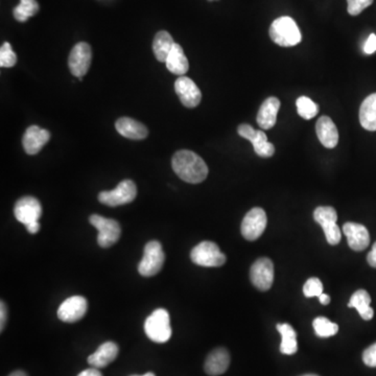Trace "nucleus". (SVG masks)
I'll list each match as a JSON object with an SVG mask.
<instances>
[{"mask_svg":"<svg viewBox=\"0 0 376 376\" xmlns=\"http://www.w3.org/2000/svg\"><path fill=\"white\" fill-rule=\"evenodd\" d=\"M27 228V231H29V234H38V232L40 231V228H41V226H40V223H33V224L29 225V226L25 227Z\"/></svg>","mask_w":376,"mask_h":376,"instance_id":"nucleus-39","label":"nucleus"},{"mask_svg":"<svg viewBox=\"0 0 376 376\" xmlns=\"http://www.w3.org/2000/svg\"><path fill=\"white\" fill-rule=\"evenodd\" d=\"M87 310H88V302L86 298L82 296H73L62 302L58 310V317L61 321L75 323L83 319L84 316L86 315Z\"/></svg>","mask_w":376,"mask_h":376,"instance_id":"nucleus-14","label":"nucleus"},{"mask_svg":"<svg viewBox=\"0 0 376 376\" xmlns=\"http://www.w3.org/2000/svg\"><path fill=\"white\" fill-rule=\"evenodd\" d=\"M348 13L351 16H358L373 3V0H347Z\"/></svg>","mask_w":376,"mask_h":376,"instance_id":"nucleus-33","label":"nucleus"},{"mask_svg":"<svg viewBox=\"0 0 376 376\" xmlns=\"http://www.w3.org/2000/svg\"><path fill=\"white\" fill-rule=\"evenodd\" d=\"M208 1H214V0H208Z\"/></svg>","mask_w":376,"mask_h":376,"instance_id":"nucleus-44","label":"nucleus"},{"mask_svg":"<svg viewBox=\"0 0 376 376\" xmlns=\"http://www.w3.org/2000/svg\"><path fill=\"white\" fill-rule=\"evenodd\" d=\"M302 376H318V375H315V374H306V375H302Z\"/></svg>","mask_w":376,"mask_h":376,"instance_id":"nucleus-43","label":"nucleus"},{"mask_svg":"<svg viewBox=\"0 0 376 376\" xmlns=\"http://www.w3.org/2000/svg\"><path fill=\"white\" fill-rule=\"evenodd\" d=\"M229 365H230L229 352L225 348H216L207 357L204 370L208 375L218 376L225 373Z\"/></svg>","mask_w":376,"mask_h":376,"instance_id":"nucleus-20","label":"nucleus"},{"mask_svg":"<svg viewBox=\"0 0 376 376\" xmlns=\"http://www.w3.org/2000/svg\"><path fill=\"white\" fill-rule=\"evenodd\" d=\"M360 121L366 130L376 131V93L364 99L360 109Z\"/></svg>","mask_w":376,"mask_h":376,"instance_id":"nucleus-25","label":"nucleus"},{"mask_svg":"<svg viewBox=\"0 0 376 376\" xmlns=\"http://www.w3.org/2000/svg\"><path fill=\"white\" fill-rule=\"evenodd\" d=\"M364 51L367 55H372V53L376 51V36L374 34H371L368 38L367 42H366L365 47H364Z\"/></svg>","mask_w":376,"mask_h":376,"instance_id":"nucleus-35","label":"nucleus"},{"mask_svg":"<svg viewBox=\"0 0 376 376\" xmlns=\"http://www.w3.org/2000/svg\"><path fill=\"white\" fill-rule=\"evenodd\" d=\"M238 135L253 145L254 152L262 158H270L275 154V147L268 142L264 131L255 130L250 125L242 123L238 128Z\"/></svg>","mask_w":376,"mask_h":376,"instance_id":"nucleus-10","label":"nucleus"},{"mask_svg":"<svg viewBox=\"0 0 376 376\" xmlns=\"http://www.w3.org/2000/svg\"><path fill=\"white\" fill-rule=\"evenodd\" d=\"M266 223L268 220L264 209L260 207H254L242 220V227H240L242 236L250 242L258 240L266 230Z\"/></svg>","mask_w":376,"mask_h":376,"instance_id":"nucleus-9","label":"nucleus"},{"mask_svg":"<svg viewBox=\"0 0 376 376\" xmlns=\"http://www.w3.org/2000/svg\"><path fill=\"white\" fill-rule=\"evenodd\" d=\"M14 214L18 222L27 227L33 223L39 222L42 216V206L39 200L34 197H23L16 203Z\"/></svg>","mask_w":376,"mask_h":376,"instance_id":"nucleus-13","label":"nucleus"},{"mask_svg":"<svg viewBox=\"0 0 376 376\" xmlns=\"http://www.w3.org/2000/svg\"><path fill=\"white\" fill-rule=\"evenodd\" d=\"M279 108L280 101L277 97H268L262 103L256 121L262 130H270L273 128L277 121Z\"/></svg>","mask_w":376,"mask_h":376,"instance_id":"nucleus-18","label":"nucleus"},{"mask_svg":"<svg viewBox=\"0 0 376 376\" xmlns=\"http://www.w3.org/2000/svg\"><path fill=\"white\" fill-rule=\"evenodd\" d=\"M319 301L320 303L323 304V305H327V304H329L330 297L323 292L322 295L319 296Z\"/></svg>","mask_w":376,"mask_h":376,"instance_id":"nucleus-40","label":"nucleus"},{"mask_svg":"<svg viewBox=\"0 0 376 376\" xmlns=\"http://www.w3.org/2000/svg\"><path fill=\"white\" fill-rule=\"evenodd\" d=\"M89 222L95 228L97 229V242L103 248H109L118 242L121 238V225L117 221L112 218H103L99 214H92L89 218Z\"/></svg>","mask_w":376,"mask_h":376,"instance_id":"nucleus-7","label":"nucleus"},{"mask_svg":"<svg viewBox=\"0 0 376 376\" xmlns=\"http://www.w3.org/2000/svg\"><path fill=\"white\" fill-rule=\"evenodd\" d=\"M165 254L157 240H151L145 246L143 258L138 264V272L143 277H152L160 272L164 264Z\"/></svg>","mask_w":376,"mask_h":376,"instance_id":"nucleus-4","label":"nucleus"},{"mask_svg":"<svg viewBox=\"0 0 376 376\" xmlns=\"http://www.w3.org/2000/svg\"><path fill=\"white\" fill-rule=\"evenodd\" d=\"M296 107L298 114L306 121L314 118L319 113V105L308 97H300L296 101Z\"/></svg>","mask_w":376,"mask_h":376,"instance_id":"nucleus-29","label":"nucleus"},{"mask_svg":"<svg viewBox=\"0 0 376 376\" xmlns=\"http://www.w3.org/2000/svg\"><path fill=\"white\" fill-rule=\"evenodd\" d=\"M131 376H156L152 372H148V373L143 374V375H131Z\"/></svg>","mask_w":376,"mask_h":376,"instance_id":"nucleus-42","label":"nucleus"},{"mask_svg":"<svg viewBox=\"0 0 376 376\" xmlns=\"http://www.w3.org/2000/svg\"><path fill=\"white\" fill-rule=\"evenodd\" d=\"M316 334L320 338H329L339 331L338 324L332 323L325 317H318L312 322Z\"/></svg>","mask_w":376,"mask_h":376,"instance_id":"nucleus-30","label":"nucleus"},{"mask_svg":"<svg viewBox=\"0 0 376 376\" xmlns=\"http://www.w3.org/2000/svg\"><path fill=\"white\" fill-rule=\"evenodd\" d=\"M271 39L276 45L282 47H295L301 42L302 36L299 27L296 25L295 20L288 16L277 18L271 25Z\"/></svg>","mask_w":376,"mask_h":376,"instance_id":"nucleus-2","label":"nucleus"},{"mask_svg":"<svg viewBox=\"0 0 376 376\" xmlns=\"http://www.w3.org/2000/svg\"><path fill=\"white\" fill-rule=\"evenodd\" d=\"M145 332L151 341L155 343H166L172 337L170 314L164 308H158L147 318Z\"/></svg>","mask_w":376,"mask_h":376,"instance_id":"nucleus-3","label":"nucleus"},{"mask_svg":"<svg viewBox=\"0 0 376 376\" xmlns=\"http://www.w3.org/2000/svg\"><path fill=\"white\" fill-rule=\"evenodd\" d=\"M118 351V346L114 342H106L101 344L95 353L91 354L88 358V364L91 367L97 368V369L107 367L116 359Z\"/></svg>","mask_w":376,"mask_h":376,"instance_id":"nucleus-21","label":"nucleus"},{"mask_svg":"<svg viewBox=\"0 0 376 376\" xmlns=\"http://www.w3.org/2000/svg\"><path fill=\"white\" fill-rule=\"evenodd\" d=\"M77 376H103V374L99 372L97 368H89V369L84 370Z\"/></svg>","mask_w":376,"mask_h":376,"instance_id":"nucleus-38","label":"nucleus"},{"mask_svg":"<svg viewBox=\"0 0 376 376\" xmlns=\"http://www.w3.org/2000/svg\"><path fill=\"white\" fill-rule=\"evenodd\" d=\"M8 319V308L5 302L1 301L0 303V330L3 331L5 329V324H7Z\"/></svg>","mask_w":376,"mask_h":376,"instance_id":"nucleus-36","label":"nucleus"},{"mask_svg":"<svg viewBox=\"0 0 376 376\" xmlns=\"http://www.w3.org/2000/svg\"><path fill=\"white\" fill-rule=\"evenodd\" d=\"M167 69L174 75L183 77L190 69V63L180 45L175 43L170 55L165 61Z\"/></svg>","mask_w":376,"mask_h":376,"instance_id":"nucleus-23","label":"nucleus"},{"mask_svg":"<svg viewBox=\"0 0 376 376\" xmlns=\"http://www.w3.org/2000/svg\"><path fill=\"white\" fill-rule=\"evenodd\" d=\"M39 12V3L36 0H20L19 5L14 9V17L19 23H25Z\"/></svg>","mask_w":376,"mask_h":376,"instance_id":"nucleus-28","label":"nucleus"},{"mask_svg":"<svg viewBox=\"0 0 376 376\" xmlns=\"http://www.w3.org/2000/svg\"><path fill=\"white\" fill-rule=\"evenodd\" d=\"M51 133L38 125H31L23 136V148L29 155H36L49 142Z\"/></svg>","mask_w":376,"mask_h":376,"instance_id":"nucleus-17","label":"nucleus"},{"mask_svg":"<svg viewBox=\"0 0 376 376\" xmlns=\"http://www.w3.org/2000/svg\"><path fill=\"white\" fill-rule=\"evenodd\" d=\"M17 63V55L14 53L9 42H5L0 49V66L13 67Z\"/></svg>","mask_w":376,"mask_h":376,"instance_id":"nucleus-31","label":"nucleus"},{"mask_svg":"<svg viewBox=\"0 0 376 376\" xmlns=\"http://www.w3.org/2000/svg\"><path fill=\"white\" fill-rule=\"evenodd\" d=\"M115 128L121 136L133 140H141L148 137L149 131L145 125L130 117H121L115 123Z\"/></svg>","mask_w":376,"mask_h":376,"instance_id":"nucleus-22","label":"nucleus"},{"mask_svg":"<svg viewBox=\"0 0 376 376\" xmlns=\"http://www.w3.org/2000/svg\"><path fill=\"white\" fill-rule=\"evenodd\" d=\"M277 330L281 334L282 341L280 351L286 355L295 354L298 350L297 334L292 325L288 323L278 324Z\"/></svg>","mask_w":376,"mask_h":376,"instance_id":"nucleus-27","label":"nucleus"},{"mask_svg":"<svg viewBox=\"0 0 376 376\" xmlns=\"http://www.w3.org/2000/svg\"><path fill=\"white\" fill-rule=\"evenodd\" d=\"M173 170L179 178L190 184L203 182L208 176V166L195 152L181 150L173 157Z\"/></svg>","mask_w":376,"mask_h":376,"instance_id":"nucleus-1","label":"nucleus"},{"mask_svg":"<svg viewBox=\"0 0 376 376\" xmlns=\"http://www.w3.org/2000/svg\"><path fill=\"white\" fill-rule=\"evenodd\" d=\"M175 90L180 99L181 103L186 108H196L202 99V93L197 84L190 77H179L175 83Z\"/></svg>","mask_w":376,"mask_h":376,"instance_id":"nucleus-15","label":"nucleus"},{"mask_svg":"<svg viewBox=\"0 0 376 376\" xmlns=\"http://www.w3.org/2000/svg\"><path fill=\"white\" fill-rule=\"evenodd\" d=\"M314 218L323 228L328 244L331 246L339 244L342 234L337 225L338 214L336 209L330 206L317 207L314 212Z\"/></svg>","mask_w":376,"mask_h":376,"instance_id":"nucleus-6","label":"nucleus"},{"mask_svg":"<svg viewBox=\"0 0 376 376\" xmlns=\"http://www.w3.org/2000/svg\"><path fill=\"white\" fill-rule=\"evenodd\" d=\"M343 232L347 238L348 245L353 251L365 250L370 244L368 229L364 225L348 222L343 226Z\"/></svg>","mask_w":376,"mask_h":376,"instance_id":"nucleus-16","label":"nucleus"},{"mask_svg":"<svg viewBox=\"0 0 376 376\" xmlns=\"http://www.w3.org/2000/svg\"><path fill=\"white\" fill-rule=\"evenodd\" d=\"M91 58H92V51H91L90 45L86 42H79L71 49L69 55L68 65L71 73L75 77H83L89 71L91 64Z\"/></svg>","mask_w":376,"mask_h":376,"instance_id":"nucleus-11","label":"nucleus"},{"mask_svg":"<svg viewBox=\"0 0 376 376\" xmlns=\"http://www.w3.org/2000/svg\"><path fill=\"white\" fill-rule=\"evenodd\" d=\"M367 262L372 268H376V242H374L371 251H370L369 254H368Z\"/></svg>","mask_w":376,"mask_h":376,"instance_id":"nucleus-37","label":"nucleus"},{"mask_svg":"<svg viewBox=\"0 0 376 376\" xmlns=\"http://www.w3.org/2000/svg\"><path fill=\"white\" fill-rule=\"evenodd\" d=\"M316 131L320 142L327 149H334L339 142V132L330 117L323 115L318 119Z\"/></svg>","mask_w":376,"mask_h":376,"instance_id":"nucleus-19","label":"nucleus"},{"mask_svg":"<svg viewBox=\"0 0 376 376\" xmlns=\"http://www.w3.org/2000/svg\"><path fill=\"white\" fill-rule=\"evenodd\" d=\"M370 304H371V297H370L369 292L365 290H359L353 292V295L350 298L348 308H355L359 312L362 319L369 321L374 316L373 308Z\"/></svg>","mask_w":376,"mask_h":376,"instance_id":"nucleus-24","label":"nucleus"},{"mask_svg":"<svg viewBox=\"0 0 376 376\" xmlns=\"http://www.w3.org/2000/svg\"><path fill=\"white\" fill-rule=\"evenodd\" d=\"M137 196V187L132 180H123L116 188L109 192H101L99 201L107 206L116 207L133 202Z\"/></svg>","mask_w":376,"mask_h":376,"instance_id":"nucleus-8","label":"nucleus"},{"mask_svg":"<svg viewBox=\"0 0 376 376\" xmlns=\"http://www.w3.org/2000/svg\"><path fill=\"white\" fill-rule=\"evenodd\" d=\"M190 260L200 266L216 268L226 262V256L222 253L216 242L205 240L192 249L190 252Z\"/></svg>","mask_w":376,"mask_h":376,"instance_id":"nucleus-5","label":"nucleus"},{"mask_svg":"<svg viewBox=\"0 0 376 376\" xmlns=\"http://www.w3.org/2000/svg\"><path fill=\"white\" fill-rule=\"evenodd\" d=\"M363 361L368 367H376V343L368 347L364 351Z\"/></svg>","mask_w":376,"mask_h":376,"instance_id":"nucleus-34","label":"nucleus"},{"mask_svg":"<svg viewBox=\"0 0 376 376\" xmlns=\"http://www.w3.org/2000/svg\"><path fill=\"white\" fill-rule=\"evenodd\" d=\"M303 294L305 297H319L323 294V284L319 278L312 277L305 282L303 286Z\"/></svg>","mask_w":376,"mask_h":376,"instance_id":"nucleus-32","label":"nucleus"},{"mask_svg":"<svg viewBox=\"0 0 376 376\" xmlns=\"http://www.w3.org/2000/svg\"><path fill=\"white\" fill-rule=\"evenodd\" d=\"M250 279L258 290H270L274 282V264L272 260L266 258L256 260L251 266Z\"/></svg>","mask_w":376,"mask_h":376,"instance_id":"nucleus-12","label":"nucleus"},{"mask_svg":"<svg viewBox=\"0 0 376 376\" xmlns=\"http://www.w3.org/2000/svg\"><path fill=\"white\" fill-rule=\"evenodd\" d=\"M175 42L170 33L166 31H160L155 36L153 41V51L155 57L159 62L166 61L167 57L170 55Z\"/></svg>","mask_w":376,"mask_h":376,"instance_id":"nucleus-26","label":"nucleus"},{"mask_svg":"<svg viewBox=\"0 0 376 376\" xmlns=\"http://www.w3.org/2000/svg\"><path fill=\"white\" fill-rule=\"evenodd\" d=\"M9 376H27V374L21 371V370H17V371H14L13 373L10 374Z\"/></svg>","mask_w":376,"mask_h":376,"instance_id":"nucleus-41","label":"nucleus"}]
</instances>
